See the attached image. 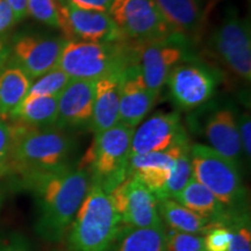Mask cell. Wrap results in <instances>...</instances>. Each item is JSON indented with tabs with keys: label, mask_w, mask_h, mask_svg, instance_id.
<instances>
[{
	"label": "cell",
	"mask_w": 251,
	"mask_h": 251,
	"mask_svg": "<svg viewBox=\"0 0 251 251\" xmlns=\"http://www.w3.org/2000/svg\"><path fill=\"white\" fill-rule=\"evenodd\" d=\"M90 185L89 174L78 166L35 176L18 185L35 199V231L42 240L51 243L64 240Z\"/></svg>",
	"instance_id": "6da1fadb"
},
{
	"label": "cell",
	"mask_w": 251,
	"mask_h": 251,
	"mask_svg": "<svg viewBox=\"0 0 251 251\" xmlns=\"http://www.w3.org/2000/svg\"><path fill=\"white\" fill-rule=\"evenodd\" d=\"M12 149L7 177L14 186L39 175L70 168L76 141L57 127L37 128L9 120Z\"/></svg>",
	"instance_id": "7a4b0ae2"
},
{
	"label": "cell",
	"mask_w": 251,
	"mask_h": 251,
	"mask_svg": "<svg viewBox=\"0 0 251 251\" xmlns=\"http://www.w3.org/2000/svg\"><path fill=\"white\" fill-rule=\"evenodd\" d=\"M120 226L109 194L91 181L64 237L67 251H107Z\"/></svg>",
	"instance_id": "3957f363"
},
{
	"label": "cell",
	"mask_w": 251,
	"mask_h": 251,
	"mask_svg": "<svg viewBox=\"0 0 251 251\" xmlns=\"http://www.w3.org/2000/svg\"><path fill=\"white\" fill-rule=\"evenodd\" d=\"M127 40V39H126ZM68 41L57 67L71 79L97 80L107 75L139 64L137 43Z\"/></svg>",
	"instance_id": "277c9868"
},
{
	"label": "cell",
	"mask_w": 251,
	"mask_h": 251,
	"mask_svg": "<svg viewBox=\"0 0 251 251\" xmlns=\"http://www.w3.org/2000/svg\"><path fill=\"white\" fill-rule=\"evenodd\" d=\"M134 128L119 122L107 130L94 134L90 148L81 157L78 168L89 174L108 194L128 177L130 144Z\"/></svg>",
	"instance_id": "5b68a950"
},
{
	"label": "cell",
	"mask_w": 251,
	"mask_h": 251,
	"mask_svg": "<svg viewBox=\"0 0 251 251\" xmlns=\"http://www.w3.org/2000/svg\"><path fill=\"white\" fill-rule=\"evenodd\" d=\"M190 153L193 177L208 188L227 211L247 209V191L237 163L206 144H192Z\"/></svg>",
	"instance_id": "8992f818"
},
{
	"label": "cell",
	"mask_w": 251,
	"mask_h": 251,
	"mask_svg": "<svg viewBox=\"0 0 251 251\" xmlns=\"http://www.w3.org/2000/svg\"><path fill=\"white\" fill-rule=\"evenodd\" d=\"M137 51L144 83L157 97L176 65L198 59L191 47V40L179 33H171L164 39L137 43Z\"/></svg>",
	"instance_id": "52a82bcc"
},
{
	"label": "cell",
	"mask_w": 251,
	"mask_h": 251,
	"mask_svg": "<svg viewBox=\"0 0 251 251\" xmlns=\"http://www.w3.org/2000/svg\"><path fill=\"white\" fill-rule=\"evenodd\" d=\"M165 84L175 105L191 111L201 107L214 96L219 85V74L199 59H194L176 65Z\"/></svg>",
	"instance_id": "ba28073f"
},
{
	"label": "cell",
	"mask_w": 251,
	"mask_h": 251,
	"mask_svg": "<svg viewBox=\"0 0 251 251\" xmlns=\"http://www.w3.org/2000/svg\"><path fill=\"white\" fill-rule=\"evenodd\" d=\"M109 17L127 39L146 43L175 33L165 23L155 0H113Z\"/></svg>",
	"instance_id": "9c48e42d"
},
{
	"label": "cell",
	"mask_w": 251,
	"mask_h": 251,
	"mask_svg": "<svg viewBox=\"0 0 251 251\" xmlns=\"http://www.w3.org/2000/svg\"><path fill=\"white\" fill-rule=\"evenodd\" d=\"M212 47L236 76L251 79V34L249 19L228 12L212 35Z\"/></svg>",
	"instance_id": "30bf717a"
},
{
	"label": "cell",
	"mask_w": 251,
	"mask_h": 251,
	"mask_svg": "<svg viewBox=\"0 0 251 251\" xmlns=\"http://www.w3.org/2000/svg\"><path fill=\"white\" fill-rule=\"evenodd\" d=\"M120 225L130 228H149L163 225L158 200L135 176H128L109 193Z\"/></svg>",
	"instance_id": "8fae6325"
},
{
	"label": "cell",
	"mask_w": 251,
	"mask_h": 251,
	"mask_svg": "<svg viewBox=\"0 0 251 251\" xmlns=\"http://www.w3.org/2000/svg\"><path fill=\"white\" fill-rule=\"evenodd\" d=\"M68 41L118 42L127 39L106 12L75 7L58 2V26Z\"/></svg>",
	"instance_id": "7c38bea8"
},
{
	"label": "cell",
	"mask_w": 251,
	"mask_h": 251,
	"mask_svg": "<svg viewBox=\"0 0 251 251\" xmlns=\"http://www.w3.org/2000/svg\"><path fill=\"white\" fill-rule=\"evenodd\" d=\"M190 143L179 113H157L133 133L130 156L164 151Z\"/></svg>",
	"instance_id": "4fadbf2b"
},
{
	"label": "cell",
	"mask_w": 251,
	"mask_h": 251,
	"mask_svg": "<svg viewBox=\"0 0 251 251\" xmlns=\"http://www.w3.org/2000/svg\"><path fill=\"white\" fill-rule=\"evenodd\" d=\"M67 42L65 37L23 36L15 41L12 63L30 80L37 79L57 67Z\"/></svg>",
	"instance_id": "5bb4252c"
},
{
	"label": "cell",
	"mask_w": 251,
	"mask_h": 251,
	"mask_svg": "<svg viewBox=\"0 0 251 251\" xmlns=\"http://www.w3.org/2000/svg\"><path fill=\"white\" fill-rule=\"evenodd\" d=\"M202 134L213 150L240 164L242 156L237 113L229 106H207L203 111Z\"/></svg>",
	"instance_id": "9a60e30c"
},
{
	"label": "cell",
	"mask_w": 251,
	"mask_h": 251,
	"mask_svg": "<svg viewBox=\"0 0 251 251\" xmlns=\"http://www.w3.org/2000/svg\"><path fill=\"white\" fill-rule=\"evenodd\" d=\"M96 80L70 79L58 97L55 127L63 130L89 128L93 114Z\"/></svg>",
	"instance_id": "2e32d148"
},
{
	"label": "cell",
	"mask_w": 251,
	"mask_h": 251,
	"mask_svg": "<svg viewBox=\"0 0 251 251\" xmlns=\"http://www.w3.org/2000/svg\"><path fill=\"white\" fill-rule=\"evenodd\" d=\"M190 143L177 146L164 151L141 153L129 157L128 176H135L159 200L170 178L171 171L181 151Z\"/></svg>",
	"instance_id": "e0dca14e"
},
{
	"label": "cell",
	"mask_w": 251,
	"mask_h": 251,
	"mask_svg": "<svg viewBox=\"0 0 251 251\" xmlns=\"http://www.w3.org/2000/svg\"><path fill=\"white\" fill-rule=\"evenodd\" d=\"M156 99L157 96L144 83L139 64L127 68L121 84L119 122L135 128L150 112Z\"/></svg>",
	"instance_id": "ac0fdd59"
},
{
	"label": "cell",
	"mask_w": 251,
	"mask_h": 251,
	"mask_svg": "<svg viewBox=\"0 0 251 251\" xmlns=\"http://www.w3.org/2000/svg\"><path fill=\"white\" fill-rule=\"evenodd\" d=\"M124 71L103 76L94 85L93 114L89 129L93 134L107 130L119 124L121 84Z\"/></svg>",
	"instance_id": "d6986e66"
},
{
	"label": "cell",
	"mask_w": 251,
	"mask_h": 251,
	"mask_svg": "<svg viewBox=\"0 0 251 251\" xmlns=\"http://www.w3.org/2000/svg\"><path fill=\"white\" fill-rule=\"evenodd\" d=\"M165 23L188 40L201 30L205 15L199 0H155Z\"/></svg>",
	"instance_id": "ffe728a7"
},
{
	"label": "cell",
	"mask_w": 251,
	"mask_h": 251,
	"mask_svg": "<svg viewBox=\"0 0 251 251\" xmlns=\"http://www.w3.org/2000/svg\"><path fill=\"white\" fill-rule=\"evenodd\" d=\"M175 200L196 214L209 219L215 226H224L231 213L227 211L214 194L193 176Z\"/></svg>",
	"instance_id": "44dd1931"
},
{
	"label": "cell",
	"mask_w": 251,
	"mask_h": 251,
	"mask_svg": "<svg viewBox=\"0 0 251 251\" xmlns=\"http://www.w3.org/2000/svg\"><path fill=\"white\" fill-rule=\"evenodd\" d=\"M165 226L130 228L120 226L107 251H164Z\"/></svg>",
	"instance_id": "7402d4cb"
},
{
	"label": "cell",
	"mask_w": 251,
	"mask_h": 251,
	"mask_svg": "<svg viewBox=\"0 0 251 251\" xmlns=\"http://www.w3.org/2000/svg\"><path fill=\"white\" fill-rule=\"evenodd\" d=\"M161 219L169 228L183 233L205 235L209 229L218 227L209 219L196 214L175 199H161L157 203Z\"/></svg>",
	"instance_id": "603a6c76"
},
{
	"label": "cell",
	"mask_w": 251,
	"mask_h": 251,
	"mask_svg": "<svg viewBox=\"0 0 251 251\" xmlns=\"http://www.w3.org/2000/svg\"><path fill=\"white\" fill-rule=\"evenodd\" d=\"M57 109L58 97H26L7 119L31 127H54Z\"/></svg>",
	"instance_id": "cb8c5ba5"
},
{
	"label": "cell",
	"mask_w": 251,
	"mask_h": 251,
	"mask_svg": "<svg viewBox=\"0 0 251 251\" xmlns=\"http://www.w3.org/2000/svg\"><path fill=\"white\" fill-rule=\"evenodd\" d=\"M30 85L31 80L15 65L0 70V118H8L26 98Z\"/></svg>",
	"instance_id": "d4e9b609"
},
{
	"label": "cell",
	"mask_w": 251,
	"mask_h": 251,
	"mask_svg": "<svg viewBox=\"0 0 251 251\" xmlns=\"http://www.w3.org/2000/svg\"><path fill=\"white\" fill-rule=\"evenodd\" d=\"M190 149L191 144L187 146L186 148L181 151L180 155L178 156L161 199H166V198H168V199H175V198L184 190V187L187 185L188 180L192 178L193 172L192 163H191Z\"/></svg>",
	"instance_id": "484cf974"
},
{
	"label": "cell",
	"mask_w": 251,
	"mask_h": 251,
	"mask_svg": "<svg viewBox=\"0 0 251 251\" xmlns=\"http://www.w3.org/2000/svg\"><path fill=\"white\" fill-rule=\"evenodd\" d=\"M225 226L231 233L229 251H251L250 215L247 209L231 213Z\"/></svg>",
	"instance_id": "4316f807"
},
{
	"label": "cell",
	"mask_w": 251,
	"mask_h": 251,
	"mask_svg": "<svg viewBox=\"0 0 251 251\" xmlns=\"http://www.w3.org/2000/svg\"><path fill=\"white\" fill-rule=\"evenodd\" d=\"M70 79L61 68L55 67L31 84L26 97H59Z\"/></svg>",
	"instance_id": "83f0119b"
},
{
	"label": "cell",
	"mask_w": 251,
	"mask_h": 251,
	"mask_svg": "<svg viewBox=\"0 0 251 251\" xmlns=\"http://www.w3.org/2000/svg\"><path fill=\"white\" fill-rule=\"evenodd\" d=\"M164 251H205L203 236L168 228L165 229Z\"/></svg>",
	"instance_id": "f1b7e54d"
},
{
	"label": "cell",
	"mask_w": 251,
	"mask_h": 251,
	"mask_svg": "<svg viewBox=\"0 0 251 251\" xmlns=\"http://www.w3.org/2000/svg\"><path fill=\"white\" fill-rule=\"evenodd\" d=\"M59 0H28V14L48 26H58Z\"/></svg>",
	"instance_id": "f546056e"
},
{
	"label": "cell",
	"mask_w": 251,
	"mask_h": 251,
	"mask_svg": "<svg viewBox=\"0 0 251 251\" xmlns=\"http://www.w3.org/2000/svg\"><path fill=\"white\" fill-rule=\"evenodd\" d=\"M231 241L230 229L226 226L213 227L203 236L205 251H229Z\"/></svg>",
	"instance_id": "4dcf8cb0"
},
{
	"label": "cell",
	"mask_w": 251,
	"mask_h": 251,
	"mask_svg": "<svg viewBox=\"0 0 251 251\" xmlns=\"http://www.w3.org/2000/svg\"><path fill=\"white\" fill-rule=\"evenodd\" d=\"M12 149V128L7 119L0 118V179L7 177Z\"/></svg>",
	"instance_id": "1f68e13d"
},
{
	"label": "cell",
	"mask_w": 251,
	"mask_h": 251,
	"mask_svg": "<svg viewBox=\"0 0 251 251\" xmlns=\"http://www.w3.org/2000/svg\"><path fill=\"white\" fill-rule=\"evenodd\" d=\"M238 134H240L241 147L244 157L250 161L251 157V118L249 113L244 112L237 119Z\"/></svg>",
	"instance_id": "d6a6232c"
},
{
	"label": "cell",
	"mask_w": 251,
	"mask_h": 251,
	"mask_svg": "<svg viewBox=\"0 0 251 251\" xmlns=\"http://www.w3.org/2000/svg\"><path fill=\"white\" fill-rule=\"evenodd\" d=\"M0 251H31V246L27 236L13 231L0 240Z\"/></svg>",
	"instance_id": "836d02e7"
},
{
	"label": "cell",
	"mask_w": 251,
	"mask_h": 251,
	"mask_svg": "<svg viewBox=\"0 0 251 251\" xmlns=\"http://www.w3.org/2000/svg\"><path fill=\"white\" fill-rule=\"evenodd\" d=\"M61 1H64L78 8L108 13L113 0H61Z\"/></svg>",
	"instance_id": "e575fe53"
},
{
	"label": "cell",
	"mask_w": 251,
	"mask_h": 251,
	"mask_svg": "<svg viewBox=\"0 0 251 251\" xmlns=\"http://www.w3.org/2000/svg\"><path fill=\"white\" fill-rule=\"evenodd\" d=\"M17 21H15L13 12L6 0H0V34L5 33Z\"/></svg>",
	"instance_id": "d590c367"
},
{
	"label": "cell",
	"mask_w": 251,
	"mask_h": 251,
	"mask_svg": "<svg viewBox=\"0 0 251 251\" xmlns=\"http://www.w3.org/2000/svg\"><path fill=\"white\" fill-rule=\"evenodd\" d=\"M12 12H13L15 21L23 20L28 14V0H6Z\"/></svg>",
	"instance_id": "8d00e7d4"
},
{
	"label": "cell",
	"mask_w": 251,
	"mask_h": 251,
	"mask_svg": "<svg viewBox=\"0 0 251 251\" xmlns=\"http://www.w3.org/2000/svg\"><path fill=\"white\" fill-rule=\"evenodd\" d=\"M8 54H9V51H8L7 47L4 45V42H2V41H0V70L5 67L6 61H7V58H8Z\"/></svg>",
	"instance_id": "74e56055"
},
{
	"label": "cell",
	"mask_w": 251,
	"mask_h": 251,
	"mask_svg": "<svg viewBox=\"0 0 251 251\" xmlns=\"http://www.w3.org/2000/svg\"><path fill=\"white\" fill-rule=\"evenodd\" d=\"M5 185L0 183V208H1L2 203H4V200H5V196H6V192H5Z\"/></svg>",
	"instance_id": "f35d334b"
}]
</instances>
